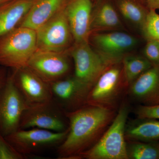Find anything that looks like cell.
<instances>
[{"instance_id":"1","label":"cell","mask_w":159,"mask_h":159,"mask_svg":"<svg viewBox=\"0 0 159 159\" xmlns=\"http://www.w3.org/2000/svg\"><path fill=\"white\" fill-rule=\"evenodd\" d=\"M66 114L69 131L57 147L58 159H79L99 140L116 116L115 109L89 104Z\"/></svg>"},{"instance_id":"2","label":"cell","mask_w":159,"mask_h":159,"mask_svg":"<svg viewBox=\"0 0 159 159\" xmlns=\"http://www.w3.org/2000/svg\"><path fill=\"white\" fill-rule=\"evenodd\" d=\"M129 111L119 108L112 122L99 140L79 156V159H128L125 131Z\"/></svg>"},{"instance_id":"3","label":"cell","mask_w":159,"mask_h":159,"mask_svg":"<svg viewBox=\"0 0 159 159\" xmlns=\"http://www.w3.org/2000/svg\"><path fill=\"white\" fill-rule=\"evenodd\" d=\"M36 50V31L18 26L0 37V66L12 70L25 67Z\"/></svg>"},{"instance_id":"4","label":"cell","mask_w":159,"mask_h":159,"mask_svg":"<svg viewBox=\"0 0 159 159\" xmlns=\"http://www.w3.org/2000/svg\"><path fill=\"white\" fill-rule=\"evenodd\" d=\"M69 50L74 60V76L89 92L102 73L114 64L92 48L89 42L74 43Z\"/></svg>"},{"instance_id":"5","label":"cell","mask_w":159,"mask_h":159,"mask_svg":"<svg viewBox=\"0 0 159 159\" xmlns=\"http://www.w3.org/2000/svg\"><path fill=\"white\" fill-rule=\"evenodd\" d=\"M128 85L125 81L122 62L107 69L89 92L86 104L115 109Z\"/></svg>"},{"instance_id":"6","label":"cell","mask_w":159,"mask_h":159,"mask_svg":"<svg viewBox=\"0 0 159 159\" xmlns=\"http://www.w3.org/2000/svg\"><path fill=\"white\" fill-rule=\"evenodd\" d=\"M69 131V129L61 132L39 128L19 129L5 138L19 152L28 157L43 150L57 148L66 139Z\"/></svg>"},{"instance_id":"7","label":"cell","mask_w":159,"mask_h":159,"mask_svg":"<svg viewBox=\"0 0 159 159\" xmlns=\"http://www.w3.org/2000/svg\"><path fill=\"white\" fill-rule=\"evenodd\" d=\"M39 128L61 132L69 129L66 111L53 100L39 105L29 106L24 111L20 129Z\"/></svg>"},{"instance_id":"8","label":"cell","mask_w":159,"mask_h":159,"mask_svg":"<svg viewBox=\"0 0 159 159\" xmlns=\"http://www.w3.org/2000/svg\"><path fill=\"white\" fill-rule=\"evenodd\" d=\"M28 107L9 74L0 90V134L6 137L19 129L23 112Z\"/></svg>"},{"instance_id":"9","label":"cell","mask_w":159,"mask_h":159,"mask_svg":"<svg viewBox=\"0 0 159 159\" xmlns=\"http://www.w3.org/2000/svg\"><path fill=\"white\" fill-rule=\"evenodd\" d=\"M35 31L37 50L66 53L74 42L64 9Z\"/></svg>"},{"instance_id":"10","label":"cell","mask_w":159,"mask_h":159,"mask_svg":"<svg viewBox=\"0 0 159 159\" xmlns=\"http://www.w3.org/2000/svg\"><path fill=\"white\" fill-rule=\"evenodd\" d=\"M26 67L49 84L68 77L71 70L67 52L39 50L34 52Z\"/></svg>"},{"instance_id":"11","label":"cell","mask_w":159,"mask_h":159,"mask_svg":"<svg viewBox=\"0 0 159 159\" xmlns=\"http://www.w3.org/2000/svg\"><path fill=\"white\" fill-rule=\"evenodd\" d=\"M89 41L98 53L114 64L122 62L123 57L139 43L136 38L120 31L93 32Z\"/></svg>"},{"instance_id":"12","label":"cell","mask_w":159,"mask_h":159,"mask_svg":"<svg viewBox=\"0 0 159 159\" xmlns=\"http://www.w3.org/2000/svg\"><path fill=\"white\" fill-rule=\"evenodd\" d=\"M13 82L29 106L52 100L50 84L45 82L27 67L12 70Z\"/></svg>"},{"instance_id":"13","label":"cell","mask_w":159,"mask_h":159,"mask_svg":"<svg viewBox=\"0 0 159 159\" xmlns=\"http://www.w3.org/2000/svg\"><path fill=\"white\" fill-rule=\"evenodd\" d=\"M52 100L66 112L85 105L89 90L74 76L50 84Z\"/></svg>"},{"instance_id":"14","label":"cell","mask_w":159,"mask_h":159,"mask_svg":"<svg viewBox=\"0 0 159 159\" xmlns=\"http://www.w3.org/2000/svg\"><path fill=\"white\" fill-rule=\"evenodd\" d=\"M92 0H68L64 11L74 43L89 42L93 6Z\"/></svg>"},{"instance_id":"15","label":"cell","mask_w":159,"mask_h":159,"mask_svg":"<svg viewBox=\"0 0 159 159\" xmlns=\"http://www.w3.org/2000/svg\"><path fill=\"white\" fill-rule=\"evenodd\" d=\"M132 97L145 105L159 103V64L152 66L129 85Z\"/></svg>"},{"instance_id":"16","label":"cell","mask_w":159,"mask_h":159,"mask_svg":"<svg viewBox=\"0 0 159 159\" xmlns=\"http://www.w3.org/2000/svg\"><path fill=\"white\" fill-rule=\"evenodd\" d=\"M68 1L33 0L29 11L18 26L26 27L35 31L63 11Z\"/></svg>"},{"instance_id":"17","label":"cell","mask_w":159,"mask_h":159,"mask_svg":"<svg viewBox=\"0 0 159 159\" xmlns=\"http://www.w3.org/2000/svg\"><path fill=\"white\" fill-rule=\"evenodd\" d=\"M33 0H9L0 6V37L17 28Z\"/></svg>"},{"instance_id":"18","label":"cell","mask_w":159,"mask_h":159,"mask_svg":"<svg viewBox=\"0 0 159 159\" xmlns=\"http://www.w3.org/2000/svg\"><path fill=\"white\" fill-rule=\"evenodd\" d=\"M122 28L117 9L108 0H98L93 7L91 18L92 33Z\"/></svg>"},{"instance_id":"19","label":"cell","mask_w":159,"mask_h":159,"mask_svg":"<svg viewBox=\"0 0 159 159\" xmlns=\"http://www.w3.org/2000/svg\"><path fill=\"white\" fill-rule=\"evenodd\" d=\"M116 5L123 18L141 31L149 11L145 0H116Z\"/></svg>"},{"instance_id":"20","label":"cell","mask_w":159,"mask_h":159,"mask_svg":"<svg viewBox=\"0 0 159 159\" xmlns=\"http://www.w3.org/2000/svg\"><path fill=\"white\" fill-rule=\"evenodd\" d=\"M125 139L133 141L153 142L159 139V121L151 119L125 129Z\"/></svg>"},{"instance_id":"21","label":"cell","mask_w":159,"mask_h":159,"mask_svg":"<svg viewBox=\"0 0 159 159\" xmlns=\"http://www.w3.org/2000/svg\"><path fill=\"white\" fill-rule=\"evenodd\" d=\"M122 63L124 77L128 86L152 66L147 58L140 55H125Z\"/></svg>"},{"instance_id":"22","label":"cell","mask_w":159,"mask_h":159,"mask_svg":"<svg viewBox=\"0 0 159 159\" xmlns=\"http://www.w3.org/2000/svg\"><path fill=\"white\" fill-rule=\"evenodd\" d=\"M127 145L128 159H159V143L134 141Z\"/></svg>"},{"instance_id":"23","label":"cell","mask_w":159,"mask_h":159,"mask_svg":"<svg viewBox=\"0 0 159 159\" xmlns=\"http://www.w3.org/2000/svg\"><path fill=\"white\" fill-rule=\"evenodd\" d=\"M141 32L146 40H154L159 42V14L156 10L149 9Z\"/></svg>"},{"instance_id":"24","label":"cell","mask_w":159,"mask_h":159,"mask_svg":"<svg viewBox=\"0 0 159 159\" xmlns=\"http://www.w3.org/2000/svg\"><path fill=\"white\" fill-rule=\"evenodd\" d=\"M27 157L19 152L0 134V159H25Z\"/></svg>"},{"instance_id":"25","label":"cell","mask_w":159,"mask_h":159,"mask_svg":"<svg viewBox=\"0 0 159 159\" xmlns=\"http://www.w3.org/2000/svg\"><path fill=\"white\" fill-rule=\"evenodd\" d=\"M144 49V56L152 66L159 64V42L154 40H147Z\"/></svg>"},{"instance_id":"26","label":"cell","mask_w":159,"mask_h":159,"mask_svg":"<svg viewBox=\"0 0 159 159\" xmlns=\"http://www.w3.org/2000/svg\"><path fill=\"white\" fill-rule=\"evenodd\" d=\"M136 114L139 119L159 120V103L152 105L139 106Z\"/></svg>"},{"instance_id":"27","label":"cell","mask_w":159,"mask_h":159,"mask_svg":"<svg viewBox=\"0 0 159 159\" xmlns=\"http://www.w3.org/2000/svg\"><path fill=\"white\" fill-rule=\"evenodd\" d=\"M5 68L3 66L0 67V90L4 86L8 77V75Z\"/></svg>"},{"instance_id":"28","label":"cell","mask_w":159,"mask_h":159,"mask_svg":"<svg viewBox=\"0 0 159 159\" xmlns=\"http://www.w3.org/2000/svg\"><path fill=\"white\" fill-rule=\"evenodd\" d=\"M149 9H159V0H145Z\"/></svg>"},{"instance_id":"29","label":"cell","mask_w":159,"mask_h":159,"mask_svg":"<svg viewBox=\"0 0 159 159\" xmlns=\"http://www.w3.org/2000/svg\"><path fill=\"white\" fill-rule=\"evenodd\" d=\"M9 1V0H0V6Z\"/></svg>"}]
</instances>
